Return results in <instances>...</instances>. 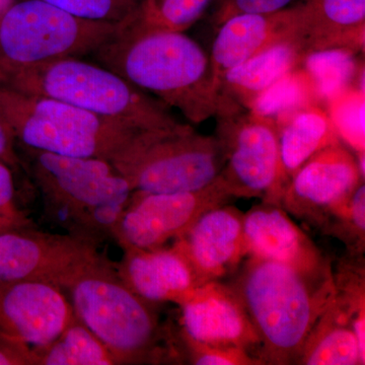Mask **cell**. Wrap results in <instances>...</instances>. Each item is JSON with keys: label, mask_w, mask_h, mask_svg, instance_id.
<instances>
[{"label": "cell", "mask_w": 365, "mask_h": 365, "mask_svg": "<svg viewBox=\"0 0 365 365\" xmlns=\"http://www.w3.org/2000/svg\"><path fill=\"white\" fill-rule=\"evenodd\" d=\"M261 340L264 364H297L302 346L336 294L333 271L307 274L247 257L227 283Z\"/></svg>", "instance_id": "cell-1"}, {"label": "cell", "mask_w": 365, "mask_h": 365, "mask_svg": "<svg viewBox=\"0 0 365 365\" xmlns=\"http://www.w3.org/2000/svg\"><path fill=\"white\" fill-rule=\"evenodd\" d=\"M95 53L105 67L192 123H202L220 110L210 57L184 32L120 31Z\"/></svg>", "instance_id": "cell-2"}, {"label": "cell", "mask_w": 365, "mask_h": 365, "mask_svg": "<svg viewBox=\"0 0 365 365\" xmlns=\"http://www.w3.org/2000/svg\"><path fill=\"white\" fill-rule=\"evenodd\" d=\"M74 314L111 353L116 364H158L179 355L153 304L137 295L102 257L64 287Z\"/></svg>", "instance_id": "cell-3"}, {"label": "cell", "mask_w": 365, "mask_h": 365, "mask_svg": "<svg viewBox=\"0 0 365 365\" xmlns=\"http://www.w3.org/2000/svg\"><path fill=\"white\" fill-rule=\"evenodd\" d=\"M23 148L50 217L69 234L91 242L112 237L133 193L112 163Z\"/></svg>", "instance_id": "cell-4"}, {"label": "cell", "mask_w": 365, "mask_h": 365, "mask_svg": "<svg viewBox=\"0 0 365 365\" xmlns=\"http://www.w3.org/2000/svg\"><path fill=\"white\" fill-rule=\"evenodd\" d=\"M0 86L61 101L136 130L179 123L160 100L111 69L78 57H63L11 72L0 79Z\"/></svg>", "instance_id": "cell-5"}, {"label": "cell", "mask_w": 365, "mask_h": 365, "mask_svg": "<svg viewBox=\"0 0 365 365\" xmlns=\"http://www.w3.org/2000/svg\"><path fill=\"white\" fill-rule=\"evenodd\" d=\"M110 163L133 191L176 193L212 184L225 155L215 135H203L179 122L136 132Z\"/></svg>", "instance_id": "cell-6"}, {"label": "cell", "mask_w": 365, "mask_h": 365, "mask_svg": "<svg viewBox=\"0 0 365 365\" xmlns=\"http://www.w3.org/2000/svg\"><path fill=\"white\" fill-rule=\"evenodd\" d=\"M121 26L81 20L44 0H16L0 21V79L35 64L97 52Z\"/></svg>", "instance_id": "cell-7"}, {"label": "cell", "mask_w": 365, "mask_h": 365, "mask_svg": "<svg viewBox=\"0 0 365 365\" xmlns=\"http://www.w3.org/2000/svg\"><path fill=\"white\" fill-rule=\"evenodd\" d=\"M216 138L225 155L218 179L234 199L278 204L279 138L276 122L230 104L216 114Z\"/></svg>", "instance_id": "cell-8"}, {"label": "cell", "mask_w": 365, "mask_h": 365, "mask_svg": "<svg viewBox=\"0 0 365 365\" xmlns=\"http://www.w3.org/2000/svg\"><path fill=\"white\" fill-rule=\"evenodd\" d=\"M234 197L220 180L205 188L176 193L133 191L113 230L123 250H155L179 239L209 209L228 204Z\"/></svg>", "instance_id": "cell-9"}, {"label": "cell", "mask_w": 365, "mask_h": 365, "mask_svg": "<svg viewBox=\"0 0 365 365\" xmlns=\"http://www.w3.org/2000/svg\"><path fill=\"white\" fill-rule=\"evenodd\" d=\"M102 257L96 242L78 235L14 228L0 234V285L43 280L63 289L81 269Z\"/></svg>", "instance_id": "cell-10"}, {"label": "cell", "mask_w": 365, "mask_h": 365, "mask_svg": "<svg viewBox=\"0 0 365 365\" xmlns=\"http://www.w3.org/2000/svg\"><path fill=\"white\" fill-rule=\"evenodd\" d=\"M364 178L356 158L343 143L322 150L292 178L279 205L314 227L349 200Z\"/></svg>", "instance_id": "cell-11"}, {"label": "cell", "mask_w": 365, "mask_h": 365, "mask_svg": "<svg viewBox=\"0 0 365 365\" xmlns=\"http://www.w3.org/2000/svg\"><path fill=\"white\" fill-rule=\"evenodd\" d=\"M73 316L71 300L54 283L23 280L0 285V333L30 347L50 344Z\"/></svg>", "instance_id": "cell-12"}, {"label": "cell", "mask_w": 365, "mask_h": 365, "mask_svg": "<svg viewBox=\"0 0 365 365\" xmlns=\"http://www.w3.org/2000/svg\"><path fill=\"white\" fill-rule=\"evenodd\" d=\"M179 307L181 331L192 339L240 348L262 361L260 338L241 300L227 283L212 281L196 287Z\"/></svg>", "instance_id": "cell-13"}, {"label": "cell", "mask_w": 365, "mask_h": 365, "mask_svg": "<svg viewBox=\"0 0 365 365\" xmlns=\"http://www.w3.org/2000/svg\"><path fill=\"white\" fill-rule=\"evenodd\" d=\"M174 247L189 262L199 287L232 275L248 257L244 212L228 204L204 212Z\"/></svg>", "instance_id": "cell-14"}, {"label": "cell", "mask_w": 365, "mask_h": 365, "mask_svg": "<svg viewBox=\"0 0 365 365\" xmlns=\"http://www.w3.org/2000/svg\"><path fill=\"white\" fill-rule=\"evenodd\" d=\"M248 257L278 262L307 274L332 271L330 261L278 204L263 202L244 213Z\"/></svg>", "instance_id": "cell-15"}, {"label": "cell", "mask_w": 365, "mask_h": 365, "mask_svg": "<svg viewBox=\"0 0 365 365\" xmlns=\"http://www.w3.org/2000/svg\"><path fill=\"white\" fill-rule=\"evenodd\" d=\"M297 16L299 6L273 14H239L220 24L209 56L218 93L228 71L271 46L294 39Z\"/></svg>", "instance_id": "cell-16"}, {"label": "cell", "mask_w": 365, "mask_h": 365, "mask_svg": "<svg viewBox=\"0 0 365 365\" xmlns=\"http://www.w3.org/2000/svg\"><path fill=\"white\" fill-rule=\"evenodd\" d=\"M365 0H307L299 4L294 39L302 56L364 49Z\"/></svg>", "instance_id": "cell-17"}, {"label": "cell", "mask_w": 365, "mask_h": 365, "mask_svg": "<svg viewBox=\"0 0 365 365\" xmlns=\"http://www.w3.org/2000/svg\"><path fill=\"white\" fill-rule=\"evenodd\" d=\"M116 270L127 287L153 304L174 302L179 306L199 287L189 262L174 246L124 250Z\"/></svg>", "instance_id": "cell-18"}, {"label": "cell", "mask_w": 365, "mask_h": 365, "mask_svg": "<svg viewBox=\"0 0 365 365\" xmlns=\"http://www.w3.org/2000/svg\"><path fill=\"white\" fill-rule=\"evenodd\" d=\"M279 138L278 194L292 178L322 150L342 143L327 110L319 103L304 105L276 121Z\"/></svg>", "instance_id": "cell-19"}, {"label": "cell", "mask_w": 365, "mask_h": 365, "mask_svg": "<svg viewBox=\"0 0 365 365\" xmlns=\"http://www.w3.org/2000/svg\"><path fill=\"white\" fill-rule=\"evenodd\" d=\"M302 60L304 56L294 39L271 46L223 76L220 98L250 110L271 86L299 67Z\"/></svg>", "instance_id": "cell-20"}, {"label": "cell", "mask_w": 365, "mask_h": 365, "mask_svg": "<svg viewBox=\"0 0 365 365\" xmlns=\"http://www.w3.org/2000/svg\"><path fill=\"white\" fill-rule=\"evenodd\" d=\"M352 319L335 294L316 322L297 360L299 365H364Z\"/></svg>", "instance_id": "cell-21"}, {"label": "cell", "mask_w": 365, "mask_h": 365, "mask_svg": "<svg viewBox=\"0 0 365 365\" xmlns=\"http://www.w3.org/2000/svg\"><path fill=\"white\" fill-rule=\"evenodd\" d=\"M34 365H113L111 353L76 316L50 344L33 348Z\"/></svg>", "instance_id": "cell-22"}, {"label": "cell", "mask_w": 365, "mask_h": 365, "mask_svg": "<svg viewBox=\"0 0 365 365\" xmlns=\"http://www.w3.org/2000/svg\"><path fill=\"white\" fill-rule=\"evenodd\" d=\"M212 0H140L135 13L120 31L185 32Z\"/></svg>", "instance_id": "cell-23"}, {"label": "cell", "mask_w": 365, "mask_h": 365, "mask_svg": "<svg viewBox=\"0 0 365 365\" xmlns=\"http://www.w3.org/2000/svg\"><path fill=\"white\" fill-rule=\"evenodd\" d=\"M318 100L316 86L309 72L297 67L264 93L250 111L276 122L302 106L319 103Z\"/></svg>", "instance_id": "cell-24"}, {"label": "cell", "mask_w": 365, "mask_h": 365, "mask_svg": "<svg viewBox=\"0 0 365 365\" xmlns=\"http://www.w3.org/2000/svg\"><path fill=\"white\" fill-rule=\"evenodd\" d=\"M345 245L346 254L364 256L365 185L361 182L347 202L332 211L318 227Z\"/></svg>", "instance_id": "cell-25"}, {"label": "cell", "mask_w": 365, "mask_h": 365, "mask_svg": "<svg viewBox=\"0 0 365 365\" xmlns=\"http://www.w3.org/2000/svg\"><path fill=\"white\" fill-rule=\"evenodd\" d=\"M365 265L364 256L346 254L333 272L336 295L352 319L353 330L365 356Z\"/></svg>", "instance_id": "cell-26"}, {"label": "cell", "mask_w": 365, "mask_h": 365, "mask_svg": "<svg viewBox=\"0 0 365 365\" xmlns=\"http://www.w3.org/2000/svg\"><path fill=\"white\" fill-rule=\"evenodd\" d=\"M364 90L349 86L327 100L329 116L341 141L355 153H364Z\"/></svg>", "instance_id": "cell-27"}, {"label": "cell", "mask_w": 365, "mask_h": 365, "mask_svg": "<svg viewBox=\"0 0 365 365\" xmlns=\"http://www.w3.org/2000/svg\"><path fill=\"white\" fill-rule=\"evenodd\" d=\"M81 20L123 26L140 0H44Z\"/></svg>", "instance_id": "cell-28"}, {"label": "cell", "mask_w": 365, "mask_h": 365, "mask_svg": "<svg viewBox=\"0 0 365 365\" xmlns=\"http://www.w3.org/2000/svg\"><path fill=\"white\" fill-rule=\"evenodd\" d=\"M185 357L195 365H262L260 359L240 348L220 347L199 342L180 332Z\"/></svg>", "instance_id": "cell-29"}, {"label": "cell", "mask_w": 365, "mask_h": 365, "mask_svg": "<svg viewBox=\"0 0 365 365\" xmlns=\"http://www.w3.org/2000/svg\"><path fill=\"white\" fill-rule=\"evenodd\" d=\"M294 0H225L215 14L216 25L239 14H273L288 9Z\"/></svg>", "instance_id": "cell-30"}, {"label": "cell", "mask_w": 365, "mask_h": 365, "mask_svg": "<svg viewBox=\"0 0 365 365\" xmlns=\"http://www.w3.org/2000/svg\"><path fill=\"white\" fill-rule=\"evenodd\" d=\"M0 215L19 223L21 227L31 225L26 215L14 202V184L11 168L0 160Z\"/></svg>", "instance_id": "cell-31"}, {"label": "cell", "mask_w": 365, "mask_h": 365, "mask_svg": "<svg viewBox=\"0 0 365 365\" xmlns=\"http://www.w3.org/2000/svg\"><path fill=\"white\" fill-rule=\"evenodd\" d=\"M0 365H34L33 348L0 333Z\"/></svg>", "instance_id": "cell-32"}, {"label": "cell", "mask_w": 365, "mask_h": 365, "mask_svg": "<svg viewBox=\"0 0 365 365\" xmlns=\"http://www.w3.org/2000/svg\"><path fill=\"white\" fill-rule=\"evenodd\" d=\"M16 143L13 131L0 115V160L9 167H16L20 163V158L16 153Z\"/></svg>", "instance_id": "cell-33"}, {"label": "cell", "mask_w": 365, "mask_h": 365, "mask_svg": "<svg viewBox=\"0 0 365 365\" xmlns=\"http://www.w3.org/2000/svg\"><path fill=\"white\" fill-rule=\"evenodd\" d=\"M19 227H21L19 223L13 222V220H9V218L4 217L0 215V234L1 232H7V230H14V228Z\"/></svg>", "instance_id": "cell-34"}, {"label": "cell", "mask_w": 365, "mask_h": 365, "mask_svg": "<svg viewBox=\"0 0 365 365\" xmlns=\"http://www.w3.org/2000/svg\"><path fill=\"white\" fill-rule=\"evenodd\" d=\"M16 1V0H0V21Z\"/></svg>", "instance_id": "cell-35"}]
</instances>
